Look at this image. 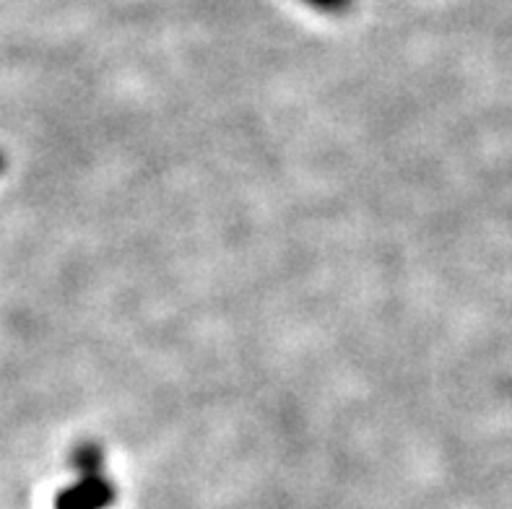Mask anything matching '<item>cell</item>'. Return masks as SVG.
<instances>
[{
    "mask_svg": "<svg viewBox=\"0 0 512 509\" xmlns=\"http://www.w3.org/2000/svg\"><path fill=\"white\" fill-rule=\"evenodd\" d=\"M312 11L323 13V16H344L354 8L357 0H305Z\"/></svg>",
    "mask_w": 512,
    "mask_h": 509,
    "instance_id": "3",
    "label": "cell"
},
{
    "mask_svg": "<svg viewBox=\"0 0 512 509\" xmlns=\"http://www.w3.org/2000/svg\"><path fill=\"white\" fill-rule=\"evenodd\" d=\"M117 502V486L102 473L78 476L55 499V509H110Z\"/></svg>",
    "mask_w": 512,
    "mask_h": 509,
    "instance_id": "1",
    "label": "cell"
},
{
    "mask_svg": "<svg viewBox=\"0 0 512 509\" xmlns=\"http://www.w3.org/2000/svg\"><path fill=\"white\" fill-rule=\"evenodd\" d=\"M71 468L78 476L104 471V450L97 442H81L71 452Z\"/></svg>",
    "mask_w": 512,
    "mask_h": 509,
    "instance_id": "2",
    "label": "cell"
},
{
    "mask_svg": "<svg viewBox=\"0 0 512 509\" xmlns=\"http://www.w3.org/2000/svg\"><path fill=\"white\" fill-rule=\"evenodd\" d=\"M6 169V156H3V151H0V172Z\"/></svg>",
    "mask_w": 512,
    "mask_h": 509,
    "instance_id": "4",
    "label": "cell"
}]
</instances>
